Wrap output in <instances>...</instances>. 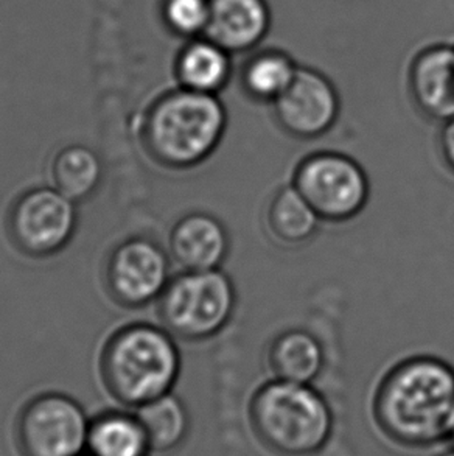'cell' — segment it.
<instances>
[{
	"label": "cell",
	"instance_id": "4",
	"mask_svg": "<svg viewBox=\"0 0 454 456\" xmlns=\"http://www.w3.org/2000/svg\"><path fill=\"white\" fill-rule=\"evenodd\" d=\"M249 416L260 441L280 455H313L332 435V410L312 385L266 382L252 397Z\"/></svg>",
	"mask_w": 454,
	"mask_h": 456
},
{
	"label": "cell",
	"instance_id": "1",
	"mask_svg": "<svg viewBox=\"0 0 454 456\" xmlns=\"http://www.w3.org/2000/svg\"><path fill=\"white\" fill-rule=\"evenodd\" d=\"M381 432L406 447H430L451 436L454 370L434 357H412L393 366L374 399Z\"/></svg>",
	"mask_w": 454,
	"mask_h": 456
},
{
	"label": "cell",
	"instance_id": "17",
	"mask_svg": "<svg viewBox=\"0 0 454 456\" xmlns=\"http://www.w3.org/2000/svg\"><path fill=\"white\" fill-rule=\"evenodd\" d=\"M266 222L277 241L295 247L312 240L322 220L301 191L289 184L277 191L271 200Z\"/></svg>",
	"mask_w": 454,
	"mask_h": 456
},
{
	"label": "cell",
	"instance_id": "9",
	"mask_svg": "<svg viewBox=\"0 0 454 456\" xmlns=\"http://www.w3.org/2000/svg\"><path fill=\"white\" fill-rule=\"evenodd\" d=\"M16 435L22 456H78L87 444L89 426L74 399L47 393L22 408Z\"/></svg>",
	"mask_w": 454,
	"mask_h": 456
},
{
	"label": "cell",
	"instance_id": "16",
	"mask_svg": "<svg viewBox=\"0 0 454 456\" xmlns=\"http://www.w3.org/2000/svg\"><path fill=\"white\" fill-rule=\"evenodd\" d=\"M268 363L274 379L312 385L324 370L326 355L313 333L289 329L271 343Z\"/></svg>",
	"mask_w": 454,
	"mask_h": 456
},
{
	"label": "cell",
	"instance_id": "20",
	"mask_svg": "<svg viewBox=\"0 0 454 456\" xmlns=\"http://www.w3.org/2000/svg\"><path fill=\"white\" fill-rule=\"evenodd\" d=\"M87 445L93 456H145L147 436L135 416L105 414L89 427Z\"/></svg>",
	"mask_w": 454,
	"mask_h": 456
},
{
	"label": "cell",
	"instance_id": "5",
	"mask_svg": "<svg viewBox=\"0 0 454 456\" xmlns=\"http://www.w3.org/2000/svg\"><path fill=\"white\" fill-rule=\"evenodd\" d=\"M235 308L237 290L222 268L179 273L158 301L162 327L184 341L214 338L231 322Z\"/></svg>",
	"mask_w": 454,
	"mask_h": 456
},
{
	"label": "cell",
	"instance_id": "21",
	"mask_svg": "<svg viewBox=\"0 0 454 456\" xmlns=\"http://www.w3.org/2000/svg\"><path fill=\"white\" fill-rule=\"evenodd\" d=\"M159 19L173 37L184 41L204 37L210 16V0H159Z\"/></svg>",
	"mask_w": 454,
	"mask_h": 456
},
{
	"label": "cell",
	"instance_id": "8",
	"mask_svg": "<svg viewBox=\"0 0 454 456\" xmlns=\"http://www.w3.org/2000/svg\"><path fill=\"white\" fill-rule=\"evenodd\" d=\"M324 222L355 218L369 201L370 184L364 168L347 154L318 151L296 167L293 183Z\"/></svg>",
	"mask_w": 454,
	"mask_h": 456
},
{
	"label": "cell",
	"instance_id": "13",
	"mask_svg": "<svg viewBox=\"0 0 454 456\" xmlns=\"http://www.w3.org/2000/svg\"><path fill=\"white\" fill-rule=\"evenodd\" d=\"M271 27L266 0H210L209 24L204 37L231 55L254 49Z\"/></svg>",
	"mask_w": 454,
	"mask_h": 456
},
{
	"label": "cell",
	"instance_id": "22",
	"mask_svg": "<svg viewBox=\"0 0 454 456\" xmlns=\"http://www.w3.org/2000/svg\"><path fill=\"white\" fill-rule=\"evenodd\" d=\"M439 143H441V153H442L445 164L454 173V118L443 122Z\"/></svg>",
	"mask_w": 454,
	"mask_h": 456
},
{
	"label": "cell",
	"instance_id": "23",
	"mask_svg": "<svg viewBox=\"0 0 454 456\" xmlns=\"http://www.w3.org/2000/svg\"><path fill=\"white\" fill-rule=\"evenodd\" d=\"M441 456H454V451L445 452V453H442Z\"/></svg>",
	"mask_w": 454,
	"mask_h": 456
},
{
	"label": "cell",
	"instance_id": "15",
	"mask_svg": "<svg viewBox=\"0 0 454 456\" xmlns=\"http://www.w3.org/2000/svg\"><path fill=\"white\" fill-rule=\"evenodd\" d=\"M105 162L83 143H68L52 154L47 166L49 185L75 204L97 193L105 178Z\"/></svg>",
	"mask_w": 454,
	"mask_h": 456
},
{
	"label": "cell",
	"instance_id": "7",
	"mask_svg": "<svg viewBox=\"0 0 454 456\" xmlns=\"http://www.w3.org/2000/svg\"><path fill=\"white\" fill-rule=\"evenodd\" d=\"M103 287L123 308L139 310L158 303L173 278L170 254L158 239L134 232L117 241L103 262Z\"/></svg>",
	"mask_w": 454,
	"mask_h": 456
},
{
	"label": "cell",
	"instance_id": "3",
	"mask_svg": "<svg viewBox=\"0 0 454 456\" xmlns=\"http://www.w3.org/2000/svg\"><path fill=\"white\" fill-rule=\"evenodd\" d=\"M106 391L123 405L139 408L172 393L181 372L176 338L166 327L131 322L106 338L99 355Z\"/></svg>",
	"mask_w": 454,
	"mask_h": 456
},
{
	"label": "cell",
	"instance_id": "6",
	"mask_svg": "<svg viewBox=\"0 0 454 456\" xmlns=\"http://www.w3.org/2000/svg\"><path fill=\"white\" fill-rule=\"evenodd\" d=\"M6 235L19 253L47 259L62 253L78 228L77 204L52 185L22 191L8 208Z\"/></svg>",
	"mask_w": 454,
	"mask_h": 456
},
{
	"label": "cell",
	"instance_id": "18",
	"mask_svg": "<svg viewBox=\"0 0 454 456\" xmlns=\"http://www.w3.org/2000/svg\"><path fill=\"white\" fill-rule=\"evenodd\" d=\"M297 69L299 66L285 52L264 50L246 61L241 86L252 100L272 105L295 80Z\"/></svg>",
	"mask_w": 454,
	"mask_h": 456
},
{
	"label": "cell",
	"instance_id": "12",
	"mask_svg": "<svg viewBox=\"0 0 454 456\" xmlns=\"http://www.w3.org/2000/svg\"><path fill=\"white\" fill-rule=\"evenodd\" d=\"M409 91L426 118H454V47L439 44L420 52L409 70Z\"/></svg>",
	"mask_w": 454,
	"mask_h": 456
},
{
	"label": "cell",
	"instance_id": "14",
	"mask_svg": "<svg viewBox=\"0 0 454 456\" xmlns=\"http://www.w3.org/2000/svg\"><path fill=\"white\" fill-rule=\"evenodd\" d=\"M173 75L179 87L218 95L232 75V55L207 37L182 44L173 61Z\"/></svg>",
	"mask_w": 454,
	"mask_h": 456
},
{
	"label": "cell",
	"instance_id": "24",
	"mask_svg": "<svg viewBox=\"0 0 454 456\" xmlns=\"http://www.w3.org/2000/svg\"><path fill=\"white\" fill-rule=\"evenodd\" d=\"M450 438H454V422H453V428H451V436Z\"/></svg>",
	"mask_w": 454,
	"mask_h": 456
},
{
	"label": "cell",
	"instance_id": "11",
	"mask_svg": "<svg viewBox=\"0 0 454 456\" xmlns=\"http://www.w3.org/2000/svg\"><path fill=\"white\" fill-rule=\"evenodd\" d=\"M166 249L182 272L220 270L231 249L227 229L207 212L179 216L168 231Z\"/></svg>",
	"mask_w": 454,
	"mask_h": 456
},
{
	"label": "cell",
	"instance_id": "19",
	"mask_svg": "<svg viewBox=\"0 0 454 456\" xmlns=\"http://www.w3.org/2000/svg\"><path fill=\"white\" fill-rule=\"evenodd\" d=\"M135 418L141 422L151 451H172L182 443L189 430L184 403L172 393L137 408Z\"/></svg>",
	"mask_w": 454,
	"mask_h": 456
},
{
	"label": "cell",
	"instance_id": "10",
	"mask_svg": "<svg viewBox=\"0 0 454 456\" xmlns=\"http://www.w3.org/2000/svg\"><path fill=\"white\" fill-rule=\"evenodd\" d=\"M277 124L297 139H316L332 130L341 111L338 91L326 75L299 68L288 89L272 103Z\"/></svg>",
	"mask_w": 454,
	"mask_h": 456
},
{
	"label": "cell",
	"instance_id": "2",
	"mask_svg": "<svg viewBox=\"0 0 454 456\" xmlns=\"http://www.w3.org/2000/svg\"><path fill=\"white\" fill-rule=\"evenodd\" d=\"M226 128L227 111L218 95L176 86L145 106L135 141L154 164L191 170L215 153Z\"/></svg>",
	"mask_w": 454,
	"mask_h": 456
}]
</instances>
